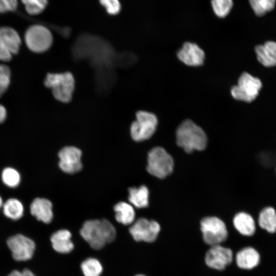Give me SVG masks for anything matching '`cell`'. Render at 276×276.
Listing matches in <instances>:
<instances>
[{
  "label": "cell",
  "instance_id": "15",
  "mask_svg": "<svg viewBox=\"0 0 276 276\" xmlns=\"http://www.w3.org/2000/svg\"><path fill=\"white\" fill-rule=\"evenodd\" d=\"M259 62L266 67L276 65V42L268 41L255 49Z\"/></svg>",
  "mask_w": 276,
  "mask_h": 276
},
{
  "label": "cell",
  "instance_id": "33",
  "mask_svg": "<svg viewBox=\"0 0 276 276\" xmlns=\"http://www.w3.org/2000/svg\"><path fill=\"white\" fill-rule=\"evenodd\" d=\"M8 276H36L33 272L28 269L23 270L21 271L14 270L12 271Z\"/></svg>",
  "mask_w": 276,
  "mask_h": 276
},
{
  "label": "cell",
  "instance_id": "21",
  "mask_svg": "<svg viewBox=\"0 0 276 276\" xmlns=\"http://www.w3.org/2000/svg\"><path fill=\"white\" fill-rule=\"evenodd\" d=\"M128 199L130 203L137 208L147 207L149 203V191L144 185L139 188L129 189Z\"/></svg>",
  "mask_w": 276,
  "mask_h": 276
},
{
  "label": "cell",
  "instance_id": "25",
  "mask_svg": "<svg viewBox=\"0 0 276 276\" xmlns=\"http://www.w3.org/2000/svg\"><path fill=\"white\" fill-rule=\"evenodd\" d=\"M211 7L214 14L219 18L229 14L233 7V0H211Z\"/></svg>",
  "mask_w": 276,
  "mask_h": 276
},
{
  "label": "cell",
  "instance_id": "6",
  "mask_svg": "<svg viewBox=\"0 0 276 276\" xmlns=\"http://www.w3.org/2000/svg\"><path fill=\"white\" fill-rule=\"evenodd\" d=\"M156 116L146 111H139L136 119L130 127V133L133 140L140 142L150 138L156 130L157 125Z\"/></svg>",
  "mask_w": 276,
  "mask_h": 276
},
{
  "label": "cell",
  "instance_id": "4",
  "mask_svg": "<svg viewBox=\"0 0 276 276\" xmlns=\"http://www.w3.org/2000/svg\"><path fill=\"white\" fill-rule=\"evenodd\" d=\"M147 171L152 175L163 179L173 171L172 157L162 147L152 148L148 154Z\"/></svg>",
  "mask_w": 276,
  "mask_h": 276
},
{
  "label": "cell",
  "instance_id": "32",
  "mask_svg": "<svg viewBox=\"0 0 276 276\" xmlns=\"http://www.w3.org/2000/svg\"><path fill=\"white\" fill-rule=\"evenodd\" d=\"M12 55L8 48L0 43V60L4 62L9 61L11 59Z\"/></svg>",
  "mask_w": 276,
  "mask_h": 276
},
{
  "label": "cell",
  "instance_id": "11",
  "mask_svg": "<svg viewBox=\"0 0 276 276\" xmlns=\"http://www.w3.org/2000/svg\"><path fill=\"white\" fill-rule=\"evenodd\" d=\"M81 155V150L75 147H64L58 153L60 168L63 172L70 174L79 172L82 167Z\"/></svg>",
  "mask_w": 276,
  "mask_h": 276
},
{
  "label": "cell",
  "instance_id": "27",
  "mask_svg": "<svg viewBox=\"0 0 276 276\" xmlns=\"http://www.w3.org/2000/svg\"><path fill=\"white\" fill-rule=\"evenodd\" d=\"M2 178L6 186L12 188L17 186L20 181L19 173L12 168L5 169L2 172Z\"/></svg>",
  "mask_w": 276,
  "mask_h": 276
},
{
  "label": "cell",
  "instance_id": "22",
  "mask_svg": "<svg viewBox=\"0 0 276 276\" xmlns=\"http://www.w3.org/2000/svg\"><path fill=\"white\" fill-rule=\"evenodd\" d=\"M260 226L270 233L276 231V211L272 207L264 208L259 216Z\"/></svg>",
  "mask_w": 276,
  "mask_h": 276
},
{
  "label": "cell",
  "instance_id": "16",
  "mask_svg": "<svg viewBox=\"0 0 276 276\" xmlns=\"http://www.w3.org/2000/svg\"><path fill=\"white\" fill-rule=\"evenodd\" d=\"M71 233L66 229L56 232L51 237L53 248L61 254L70 252L74 248V244L71 240Z\"/></svg>",
  "mask_w": 276,
  "mask_h": 276
},
{
  "label": "cell",
  "instance_id": "36",
  "mask_svg": "<svg viewBox=\"0 0 276 276\" xmlns=\"http://www.w3.org/2000/svg\"><path fill=\"white\" fill-rule=\"evenodd\" d=\"M135 276H146V275H144L143 274H137V275H136Z\"/></svg>",
  "mask_w": 276,
  "mask_h": 276
},
{
  "label": "cell",
  "instance_id": "29",
  "mask_svg": "<svg viewBox=\"0 0 276 276\" xmlns=\"http://www.w3.org/2000/svg\"><path fill=\"white\" fill-rule=\"evenodd\" d=\"M10 71L8 66L0 64V98L6 91L10 82Z\"/></svg>",
  "mask_w": 276,
  "mask_h": 276
},
{
  "label": "cell",
  "instance_id": "2",
  "mask_svg": "<svg viewBox=\"0 0 276 276\" xmlns=\"http://www.w3.org/2000/svg\"><path fill=\"white\" fill-rule=\"evenodd\" d=\"M176 143L188 153L194 150L202 151L207 145V136L203 129L192 121L186 120L178 127Z\"/></svg>",
  "mask_w": 276,
  "mask_h": 276
},
{
  "label": "cell",
  "instance_id": "24",
  "mask_svg": "<svg viewBox=\"0 0 276 276\" xmlns=\"http://www.w3.org/2000/svg\"><path fill=\"white\" fill-rule=\"evenodd\" d=\"M249 4L258 16H263L272 11L276 6V0H248Z\"/></svg>",
  "mask_w": 276,
  "mask_h": 276
},
{
  "label": "cell",
  "instance_id": "10",
  "mask_svg": "<svg viewBox=\"0 0 276 276\" xmlns=\"http://www.w3.org/2000/svg\"><path fill=\"white\" fill-rule=\"evenodd\" d=\"M7 243L16 261H28L33 256L35 244L27 237L20 234L16 235L9 238Z\"/></svg>",
  "mask_w": 276,
  "mask_h": 276
},
{
  "label": "cell",
  "instance_id": "30",
  "mask_svg": "<svg viewBox=\"0 0 276 276\" xmlns=\"http://www.w3.org/2000/svg\"><path fill=\"white\" fill-rule=\"evenodd\" d=\"M99 2L110 15L118 14L121 10V5L119 0H99Z\"/></svg>",
  "mask_w": 276,
  "mask_h": 276
},
{
  "label": "cell",
  "instance_id": "26",
  "mask_svg": "<svg viewBox=\"0 0 276 276\" xmlns=\"http://www.w3.org/2000/svg\"><path fill=\"white\" fill-rule=\"evenodd\" d=\"M81 268L84 276H100L103 270L100 262L94 258L86 259L82 263Z\"/></svg>",
  "mask_w": 276,
  "mask_h": 276
},
{
  "label": "cell",
  "instance_id": "1",
  "mask_svg": "<svg viewBox=\"0 0 276 276\" xmlns=\"http://www.w3.org/2000/svg\"><path fill=\"white\" fill-rule=\"evenodd\" d=\"M80 233L93 248L97 250L112 242L116 236L114 227L105 219L85 221Z\"/></svg>",
  "mask_w": 276,
  "mask_h": 276
},
{
  "label": "cell",
  "instance_id": "20",
  "mask_svg": "<svg viewBox=\"0 0 276 276\" xmlns=\"http://www.w3.org/2000/svg\"><path fill=\"white\" fill-rule=\"evenodd\" d=\"M116 220L123 224H131L134 220L135 212L130 204L125 202H120L114 206Z\"/></svg>",
  "mask_w": 276,
  "mask_h": 276
},
{
  "label": "cell",
  "instance_id": "7",
  "mask_svg": "<svg viewBox=\"0 0 276 276\" xmlns=\"http://www.w3.org/2000/svg\"><path fill=\"white\" fill-rule=\"evenodd\" d=\"M200 228L204 241L212 246L220 245L227 237L225 223L216 217H206L200 222Z\"/></svg>",
  "mask_w": 276,
  "mask_h": 276
},
{
  "label": "cell",
  "instance_id": "13",
  "mask_svg": "<svg viewBox=\"0 0 276 276\" xmlns=\"http://www.w3.org/2000/svg\"><path fill=\"white\" fill-rule=\"evenodd\" d=\"M178 59L189 66H200L204 59L203 51L196 43L187 42L177 54Z\"/></svg>",
  "mask_w": 276,
  "mask_h": 276
},
{
  "label": "cell",
  "instance_id": "34",
  "mask_svg": "<svg viewBox=\"0 0 276 276\" xmlns=\"http://www.w3.org/2000/svg\"><path fill=\"white\" fill-rule=\"evenodd\" d=\"M7 116V112L5 108L0 104V123L3 122Z\"/></svg>",
  "mask_w": 276,
  "mask_h": 276
},
{
  "label": "cell",
  "instance_id": "18",
  "mask_svg": "<svg viewBox=\"0 0 276 276\" xmlns=\"http://www.w3.org/2000/svg\"><path fill=\"white\" fill-rule=\"evenodd\" d=\"M0 43L8 48L12 54H16L21 44L17 32L10 27L0 28Z\"/></svg>",
  "mask_w": 276,
  "mask_h": 276
},
{
  "label": "cell",
  "instance_id": "17",
  "mask_svg": "<svg viewBox=\"0 0 276 276\" xmlns=\"http://www.w3.org/2000/svg\"><path fill=\"white\" fill-rule=\"evenodd\" d=\"M236 263L238 267L250 269L257 266L260 262V255L254 248H243L236 255Z\"/></svg>",
  "mask_w": 276,
  "mask_h": 276
},
{
  "label": "cell",
  "instance_id": "23",
  "mask_svg": "<svg viewBox=\"0 0 276 276\" xmlns=\"http://www.w3.org/2000/svg\"><path fill=\"white\" fill-rule=\"evenodd\" d=\"M5 216L13 220L20 218L24 214V207L20 201L15 198L7 200L3 205Z\"/></svg>",
  "mask_w": 276,
  "mask_h": 276
},
{
  "label": "cell",
  "instance_id": "19",
  "mask_svg": "<svg viewBox=\"0 0 276 276\" xmlns=\"http://www.w3.org/2000/svg\"><path fill=\"white\" fill-rule=\"evenodd\" d=\"M236 229L244 236H251L256 231V225L252 217L247 213L240 212L237 214L233 219Z\"/></svg>",
  "mask_w": 276,
  "mask_h": 276
},
{
  "label": "cell",
  "instance_id": "28",
  "mask_svg": "<svg viewBox=\"0 0 276 276\" xmlns=\"http://www.w3.org/2000/svg\"><path fill=\"white\" fill-rule=\"evenodd\" d=\"M26 11L30 14L36 15L42 12L48 4V0H21Z\"/></svg>",
  "mask_w": 276,
  "mask_h": 276
},
{
  "label": "cell",
  "instance_id": "8",
  "mask_svg": "<svg viewBox=\"0 0 276 276\" xmlns=\"http://www.w3.org/2000/svg\"><path fill=\"white\" fill-rule=\"evenodd\" d=\"M25 41L28 48L36 53L48 50L52 45L53 36L45 27L36 25L28 28L25 33Z\"/></svg>",
  "mask_w": 276,
  "mask_h": 276
},
{
  "label": "cell",
  "instance_id": "35",
  "mask_svg": "<svg viewBox=\"0 0 276 276\" xmlns=\"http://www.w3.org/2000/svg\"><path fill=\"white\" fill-rule=\"evenodd\" d=\"M2 203H3L2 199V198H1V196H0V208L2 206Z\"/></svg>",
  "mask_w": 276,
  "mask_h": 276
},
{
  "label": "cell",
  "instance_id": "9",
  "mask_svg": "<svg viewBox=\"0 0 276 276\" xmlns=\"http://www.w3.org/2000/svg\"><path fill=\"white\" fill-rule=\"evenodd\" d=\"M160 229L156 221L141 218L130 226L129 232L136 241L152 242L157 238Z\"/></svg>",
  "mask_w": 276,
  "mask_h": 276
},
{
  "label": "cell",
  "instance_id": "3",
  "mask_svg": "<svg viewBox=\"0 0 276 276\" xmlns=\"http://www.w3.org/2000/svg\"><path fill=\"white\" fill-rule=\"evenodd\" d=\"M44 84L51 89L57 100L62 103L71 100L75 88V80L71 73H49L45 78Z\"/></svg>",
  "mask_w": 276,
  "mask_h": 276
},
{
  "label": "cell",
  "instance_id": "14",
  "mask_svg": "<svg viewBox=\"0 0 276 276\" xmlns=\"http://www.w3.org/2000/svg\"><path fill=\"white\" fill-rule=\"evenodd\" d=\"M30 212L37 220L45 223H49L53 219L52 204L45 198L35 199L30 205Z\"/></svg>",
  "mask_w": 276,
  "mask_h": 276
},
{
  "label": "cell",
  "instance_id": "5",
  "mask_svg": "<svg viewBox=\"0 0 276 276\" xmlns=\"http://www.w3.org/2000/svg\"><path fill=\"white\" fill-rule=\"evenodd\" d=\"M262 86L259 78L244 72L240 76L238 84L232 88L231 93L236 100L249 103L257 98Z\"/></svg>",
  "mask_w": 276,
  "mask_h": 276
},
{
  "label": "cell",
  "instance_id": "31",
  "mask_svg": "<svg viewBox=\"0 0 276 276\" xmlns=\"http://www.w3.org/2000/svg\"><path fill=\"white\" fill-rule=\"evenodd\" d=\"M17 6V0H0V12L14 11Z\"/></svg>",
  "mask_w": 276,
  "mask_h": 276
},
{
  "label": "cell",
  "instance_id": "12",
  "mask_svg": "<svg viewBox=\"0 0 276 276\" xmlns=\"http://www.w3.org/2000/svg\"><path fill=\"white\" fill-rule=\"evenodd\" d=\"M232 260V251L220 245L212 246L205 257V263L209 267L219 270L224 269Z\"/></svg>",
  "mask_w": 276,
  "mask_h": 276
}]
</instances>
